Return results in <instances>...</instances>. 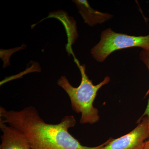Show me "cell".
<instances>
[{
	"label": "cell",
	"mask_w": 149,
	"mask_h": 149,
	"mask_svg": "<svg viewBox=\"0 0 149 149\" xmlns=\"http://www.w3.org/2000/svg\"><path fill=\"white\" fill-rule=\"evenodd\" d=\"M0 119L22 131L32 149H101L109 140L95 147L83 146L69 132L76 120L72 115L65 116L57 124L46 123L35 107L19 111L0 107Z\"/></svg>",
	"instance_id": "obj_1"
},
{
	"label": "cell",
	"mask_w": 149,
	"mask_h": 149,
	"mask_svg": "<svg viewBox=\"0 0 149 149\" xmlns=\"http://www.w3.org/2000/svg\"><path fill=\"white\" fill-rule=\"evenodd\" d=\"M75 61L82 77L79 86L77 88L73 87L64 75L59 78L57 84L67 93L73 110L81 113L80 123L94 124L98 122L100 116L98 110L94 107L93 103L99 90L109 83L110 78L106 76L98 84L94 85L86 74L85 65H81L76 59Z\"/></svg>",
	"instance_id": "obj_2"
},
{
	"label": "cell",
	"mask_w": 149,
	"mask_h": 149,
	"mask_svg": "<svg viewBox=\"0 0 149 149\" xmlns=\"http://www.w3.org/2000/svg\"><path fill=\"white\" fill-rule=\"evenodd\" d=\"M134 47L149 50V34L131 36L117 33L109 28L102 32L100 42L91 49V53L96 61L102 63L115 51Z\"/></svg>",
	"instance_id": "obj_3"
},
{
	"label": "cell",
	"mask_w": 149,
	"mask_h": 149,
	"mask_svg": "<svg viewBox=\"0 0 149 149\" xmlns=\"http://www.w3.org/2000/svg\"><path fill=\"white\" fill-rule=\"evenodd\" d=\"M132 131L116 139H110L101 149H143L149 137V117L140 118Z\"/></svg>",
	"instance_id": "obj_4"
},
{
	"label": "cell",
	"mask_w": 149,
	"mask_h": 149,
	"mask_svg": "<svg viewBox=\"0 0 149 149\" xmlns=\"http://www.w3.org/2000/svg\"><path fill=\"white\" fill-rule=\"evenodd\" d=\"M0 129L3 133L1 149H32L24 133L0 119Z\"/></svg>",
	"instance_id": "obj_5"
},
{
	"label": "cell",
	"mask_w": 149,
	"mask_h": 149,
	"mask_svg": "<svg viewBox=\"0 0 149 149\" xmlns=\"http://www.w3.org/2000/svg\"><path fill=\"white\" fill-rule=\"evenodd\" d=\"M85 23L91 26L102 24L112 18L111 14L100 12L91 8L87 1H74Z\"/></svg>",
	"instance_id": "obj_6"
},
{
	"label": "cell",
	"mask_w": 149,
	"mask_h": 149,
	"mask_svg": "<svg viewBox=\"0 0 149 149\" xmlns=\"http://www.w3.org/2000/svg\"><path fill=\"white\" fill-rule=\"evenodd\" d=\"M140 58L146 66L149 72V50H142L140 53ZM145 116L149 117V98L148 100L146 108L141 118Z\"/></svg>",
	"instance_id": "obj_7"
},
{
	"label": "cell",
	"mask_w": 149,
	"mask_h": 149,
	"mask_svg": "<svg viewBox=\"0 0 149 149\" xmlns=\"http://www.w3.org/2000/svg\"><path fill=\"white\" fill-rule=\"evenodd\" d=\"M143 149H149V137L146 141Z\"/></svg>",
	"instance_id": "obj_8"
}]
</instances>
